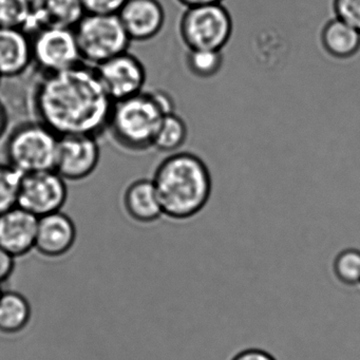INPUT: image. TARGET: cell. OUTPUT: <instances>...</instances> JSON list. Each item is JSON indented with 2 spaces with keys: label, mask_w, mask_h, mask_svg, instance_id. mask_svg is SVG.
I'll list each match as a JSON object with an SVG mask.
<instances>
[{
  "label": "cell",
  "mask_w": 360,
  "mask_h": 360,
  "mask_svg": "<svg viewBox=\"0 0 360 360\" xmlns=\"http://www.w3.org/2000/svg\"><path fill=\"white\" fill-rule=\"evenodd\" d=\"M35 120L58 136L90 134L106 130L113 102L94 67L79 64L69 70L41 75L32 92Z\"/></svg>",
  "instance_id": "6da1fadb"
},
{
  "label": "cell",
  "mask_w": 360,
  "mask_h": 360,
  "mask_svg": "<svg viewBox=\"0 0 360 360\" xmlns=\"http://www.w3.org/2000/svg\"><path fill=\"white\" fill-rule=\"evenodd\" d=\"M153 182L163 217L174 221L195 218L207 208L212 193L208 166L198 153L178 151L160 162Z\"/></svg>",
  "instance_id": "7a4b0ae2"
},
{
  "label": "cell",
  "mask_w": 360,
  "mask_h": 360,
  "mask_svg": "<svg viewBox=\"0 0 360 360\" xmlns=\"http://www.w3.org/2000/svg\"><path fill=\"white\" fill-rule=\"evenodd\" d=\"M176 112L172 96L164 90L143 91L138 96L113 102L106 130L115 145L130 153L153 148L160 123Z\"/></svg>",
  "instance_id": "3957f363"
},
{
  "label": "cell",
  "mask_w": 360,
  "mask_h": 360,
  "mask_svg": "<svg viewBox=\"0 0 360 360\" xmlns=\"http://www.w3.org/2000/svg\"><path fill=\"white\" fill-rule=\"evenodd\" d=\"M58 139L37 120L20 124L6 141V163L22 174L54 169Z\"/></svg>",
  "instance_id": "277c9868"
},
{
  "label": "cell",
  "mask_w": 360,
  "mask_h": 360,
  "mask_svg": "<svg viewBox=\"0 0 360 360\" xmlns=\"http://www.w3.org/2000/svg\"><path fill=\"white\" fill-rule=\"evenodd\" d=\"M73 31L82 62L94 68L127 52L132 43L117 14H84Z\"/></svg>",
  "instance_id": "5b68a950"
},
{
  "label": "cell",
  "mask_w": 360,
  "mask_h": 360,
  "mask_svg": "<svg viewBox=\"0 0 360 360\" xmlns=\"http://www.w3.org/2000/svg\"><path fill=\"white\" fill-rule=\"evenodd\" d=\"M231 32V16L222 4L185 8L179 22L181 41L187 50H222Z\"/></svg>",
  "instance_id": "8992f818"
},
{
  "label": "cell",
  "mask_w": 360,
  "mask_h": 360,
  "mask_svg": "<svg viewBox=\"0 0 360 360\" xmlns=\"http://www.w3.org/2000/svg\"><path fill=\"white\" fill-rule=\"evenodd\" d=\"M32 63L41 75H53L84 64L75 31L46 27L30 33Z\"/></svg>",
  "instance_id": "52a82bcc"
},
{
  "label": "cell",
  "mask_w": 360,
  "mask_h": 360,
  "mask_svg": "<svg viewBox=\"0 0 360 360\" xmlns=\"http://www.w3.org/2000/svg\"><path fill=\"white\" fill-rule=\"evenodd\" d=\"M67 183L54 169L22 174L18 206L37 218L60 212L68 200Z\"/></svg>",
  "instance_id": "ba28073f"
},
{
  "label": "cell",
  "mask_w": 360,
  "mask_h": 360,
  "mask_svg": "<svg viewBox=\"0 0 360 360\" xmlns=\"http://www.w3.org/2000/svg\"><path fill=\"white\" fill-rule=\"evenodd\" d=\"M98 136L69 134L60 136L54 170L67 182H79L89 178L101 161Z\"/></svg>",
  "instance_id": "9c48e42d"
},
{
  "label": "cell",
  "mask_w": 360,
  "mask_h": 360,
  "mask_svg": "<svg viewBox=\"0 0 360 360\" xmlns=\"http://www.w3.org/2000/svg\"><path fill=\"white\" fill-rule=\"evenodd\" d=\"M96 75L112 102L138 96L144 91L147 72L143 63L129 51L96 67Z\"/></svg>",
  "instance_id": "30bf717a"
},
{
  "label": "cell",
  "mask_w": 360,
  "mask_h": 360,
  "mask_svg": "<svg viewBox=\"0 0 360 360\" xmlns=\"http://www.w3.org/2000/svg\"><path fill=\"white\" fill-rule=\"evenodd\" d=\"M131 41H148L163 30L166 14L159 0H126L117 12Z\"/></svg>",
  "instance_id": "8fae6325"
},
{
  "label": "cell",
  "mask_w": 360,
  "mask_h": 360,
  "mask_svg": "<svg viewBox=\"0 0 360 360\" xmlns=\"http://www.w3.org/2000/svg\"><path fill=\"white\" fill-rule=\"evenodd\" d=\"M77 239L75 221L60 210L39 218L34 250L44 258H63L75 248Z\"/></svg>",
  "instance_id": "7c38bea8"
},
{
  "label": "cell",
  "mask_w": 360,
  "mask_h": 360,
  "mask_svg": "<svg viewBox=\"0 0 360 360\" xmlns=\"http://www.w3.org/2000/svg\"><path fill=\"white\" fill-rule=\"evenodd\" d=\"M39 218L15 206L0 214V248L15 258L34 250Z\"/></svg>",
  "instance_id": "4fadbf2b"
},
{
  "label": "cell",
  "mask_w": 360,
  "mask_h": 360,
  "mask_svg": "<svg viewBox=\"0 0 360 360\" xmlns=\"http://www.w3.org/2000/svg\"><path fill=\"white\" fill-rule=\"evenodd\" d=\"M32 65L30 34L22 29L0 28V79L20 77Z\"/></svg>",
  "instance_id": "5bb4252c"
},
{
  "label": "cell",
  "mask_w": 360,
  "mask_h": 360,
  "mask_svg": "<svg viewBox=\"0 0 360 360\" xmlns=\"http://www.w3.org/2000/svg\"><path fill=\"white\" fill-rule=\"evenodd\" d=\"M122 202L125 214L139 224H151L163 217L153 179L132 181L124 191Z\"/></svg>",
  "instance_id": "9a60e30c"
},
{
  "label": "cell",
  "mask_w": 360,
  "mask_h": 360,
  "mask_svg": "<svg viewBox=\"0 0 360 360\" xmlns=\"http://www.w3.org/2000/svg\"><path fill=\"white\" fill-rule=\"evenodd\" d=\"M84 14L79 0H32V20L28 33L46 27L73 29Z\"/></svg>",
  "instance_id": "2e32d148"
},
{
  "label": "cell",
  "mask_w": 360,
  "mask_h": 360,
  "mask_svg": "<svg viewBox=\"0 0 360 360\" xmlns=\"http://www.w3.org/2000/svg\"><path fill=\"white\" fill-rule=\"evenodd\" d=\"M32 319L30 301L22 292H0V334L14 336L24 332Z\"/></svg>",
  "instance_id": "e0dca14e"
},
{
  "label": "cell",
  "mask_w": 360,
  "mask_h": 360,
  "mask_svg": "<svg viewBox=\"0 0 360 360\" xmlns=\"http://www.w3.org/2000/svg\"><path fill=\"white\" fill-rule=\"evenodd\" d=\"M323 44L328 52L337 58L353 56L360 48V32L347 22L336 18L326 26Z\"/></svg>",
  "instance_id": "ac0fdd59"
},
{
  "label": "cell",
  "mask_w": 360,
  "mask_h": 360,
  "mask_svg": "<svg viewBox=\"0 0 360 360\" xmlns=\"http://www.w3.org/2000/svg\"><path fill=\"white\" fill-rule=\"evenodd\" d=\"M189 128L186 121L176 112L166 115L160 123L153 148L166 155L181 151L186 144Z\"/></svg>",
  "instance_id": "d6986e66"
},
{
  "label": "cell",
  "mask_w": 360,
  "mask_h": 360,
  "mask_svg": "<svg viewBox=\"0 0 360 360\" xmlns=\"http://www.w3.org/2000/svg\"><path fill=\"white\" fill-rule=\"evenodd\" d=\"M221 50H187L185 67L189 75L199 82L214 79L222 67Z\"/></svg>",
  "instance_id": "ffe728a7"
},
{
  "label": "cell",
  "mask_w": 360,
  "mask_h": 360,
  "mask_svg": "<svg viewBox=\"0 0 360 360\" xmlns=\"http://www.w3.org/2000/svg\"><path fill=\"white\" fill-rule=\"evenodd\" d=\"M335 279L347 288L360 285V250L345 248L335 256L332 263Z\"/></svg>",
  "instance_id": "44dd1931"
},
{
  "label": "cell",
  "mask_w": 360,
  "mask_h": 360,
  "mask_svg": "<svg viewBox=\"0 0 360 360\" xmlns=\"http://www.w3.org/2000/svg\"><path fill=\"white\" fill-rule=\"evenodd\" d=\"M32 20V0H0V28L28 32Z\"/></svg>",
  "instance_id": "7402d4cb"
},
{
  "label": "cell",
  "mask_w": 360,
  "mask_h": 360,
  "mask_svg": "<svg viewBox=\"0 0 360 360\" xmlns=\"http://www.w3.org/2000/svg\"><path fill=\"white\" fill-rule=\"evenodd\" d=\"M22 174L7 163H0V214L18 206Z\"/></svg>",
  "instance_id": "603a6c76"
},
{
  "label": "cell",
  "mask_w": 360,
  "mask_h": 360,
  "mask_svg": "<svg viewBox=\"0 0 360 360\" xmlns=\"http://www.w3.org/2000/svg\"><path fill=\"white\" fill-rule=\"evenodd\" d=\"M85 14H117L126 0H79Z\"/></svg>",
  "instance_id": "cb8c5ba5"
},
{
  "label": "cell",
  "mask_w": 360,
  "mask_h": 360,
  "mask_svg": "<svg viewBox=\"0 0 360 360\" xmlns=\"http://www.w3.org/2000/svg\"><path fill=\"white\" fill-rule=\"evenodd\" d=\"M16 258L0 248V285L7 282L13 275Z\"/></svg>",
  "instance_id": "d4e9b609"
},
{
  "label": "cell",
  "mask_w": 360,
  "mask_h": 360,
  "mask_svg": "<svg viewBox=\"0 0 360 360\" xmlns=\"http://www.w3.org/2000/svg\"><path fill=\"white\" fill-rule=\"evenodd\" d=\"M229 360H277L269 352L259 347H248L236 353Z\"/></svg>",
  "instance_id": "484cf974"
},
{
  "label": "cell",
  "mask_w": 360,
  "mask_h": 360,
  "mask_svg": "<svg viewBox=\"0 0 360 360\" xmlns=\"http://www.w3.org/2000/svg\"><path fill=\"white\" fill-rule=\"evenodd\" d=\"M9 128V112L7 107L0 101V140L4 138Z\"/></svg>",
  "instance_id": "4316f807"
},
{
  "label": "cell",
  "mask_w": 360,
  "mask_h": 360,
  "mask_svg": "<svg viewBox=\"0 0 360 360\" xmlns=\"http://www.w3.org/2000/svg\"><path fill=\"white\" fill-rule=\"evenodd\" d=\"M184 8L199 7V6L222 4L224 0H176Z\"/></svg>",
  "instance_id": "83f0119b"
},
{
  "label": "cell",
  "mask_w": 360,
  "mask_h": 360,
  "mask_svg": "<svg viewBox=\"0 0 360 360\" xmlns=\"http://www.w3.org/2000/svg\"><path fill=\"white\" fill-rule=\"evenodd\" d=\"M1 290H1V285H0V292H1Z\"/></svg>",
  "instance_id": "f1b7e54d"
},
{
  "label": "cell",
  "mask_w": 360,
  "mask_h": 360,
  "mask_svg": "<svg viewBox=\"0 0 360 360\" xmlns=\"http://www.w3.org/2000/svg\"><path fill=\"white\" fill-rule=\"evenodd\" d=\"M0 81H1V79H0Z\"/></svg>",
  "instance_id": "f546056e"
}]
</instances>
